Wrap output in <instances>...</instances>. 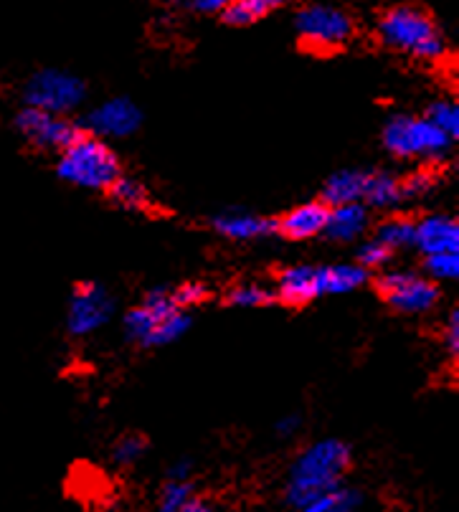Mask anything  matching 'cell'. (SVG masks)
<instances>
[{
  "label": "cell",
  "mask_w": 459,
  "mask_h": 512,
  "mask_svg": "<svg viewBox=\"0 0 459 512\" xmlns=\"http://www.w3.org/2000/svg\"><path fill=\"white\" fill-rule=\"evenodd\" d=\"M429 282L439 284L444 282H457L459 279V254H432L421 256V269H419Z\"/></svg>",
  "instance_id": "f1b7e54d"
},
{
  "label": "cell",
  "mask_w": 459,
  "mask_h": 512,
  "mask_svg": "<svg viewBox=\"0 0 459 512\" xmlns=\"http://www.w3.org/2000/svg\"><path fill=\"white\" fill-rule=\"evenodd\" d=\"M381 145L401 163H419L427 168H442L452 158L454 140L429 125L421 115L394 112L381 125Z\"/></svg>",
  "instance_id": "5b68a950"
},
{
  "label": "cell",
  "mask_w": 459,
  "mask_h": 512,
  "mask_svg": "<svg viewBox=\"0 0 459 512\" xmlns=\"http://www.w3.org/2000/svg\"><path fill=\"white\" fill-rule=\"evenodd\" d=\"M165 480H175V482L193 480V459L178 457L175 462H170L168 467H165Z\"/></svg>",
  "instance_id": "e575fe53"
},
{
  "label": "cell",
  "mask_w": 459,
  "mask_h": 512,
  "mask_svg": "<svg viewBox=\"0 0 459 512\" xmlns=\"http://www.w3.org/2000/svg\"><path fill=\"white\" fill-rule=\"evenodd\" d=\"M368 180H371V168H340L325 178L317 198L328 208L363 203L368 191Z\"/></svg>",
  "instance_id": "e0dca14e"
},
{
  "label": "cell",
  "mask_w": 459,
  "mask_h": 512,
  "mask_svg": "<svg viewBox=\"0 0 459 512\" xmlns=\"http://www.w3.org/2000/svg\"><path fill=\"white\" fill-rule=\"evenodd\" d=\"M373 36L383 49L421 64H439L449 56V41L434 13L414 3H399L378 11Z\"/></svg>",
  "instance_id": "7a4b0ae2"
},
{
  "label": "cell",
  "mask_w": 459,
  "mask_h": 512,
  "mask_svg": "<svg viewBox=\"0 0 459 512\" xmlns=\"http://www.w3.org/2000/svg\"><path fill=\"white\" fill-rule=\"evenodd\" d=\"M181 512H226V510L219 505V502L211 500V497L196 495Z\"/></svg>",
  "instance_id": "d590c367"
},
{
  "label": "cell",
  "mask_w": 459,
  "mask_h": 512,
  "mask_svg": "<svg viewBox=\"0 0 459 512\" xmlns=\"http://www.w3.org/2000/svg\"><path fill=\"white\" fill-rule=\"evenodd\" d=\"M439 186H442V173L437 168L419 165V168L409 170L406 175H401V198H404V206L424 201V198H432L439 191Z\"/></svg>",
  "instance_id": "603a6c76"
},
{
  "label": "cell",
  "mask_w": 459,
  "mask_h": 512,
  "mask_svg": "<svg viewBox=\"0 0 459 512\" xmlns=\"http://www.w3.org/2000/svg\"><path fill=\"white\" fill-rule=\"evenodd\" d=\"M302 426H305V419H302V414H300V411H292V414L279 416V419L274 421L272 431H274V436H277V439L287 442V439H295V436L300 434Z\"/></svg>",
  "instance_id": "d6a6232c"
},
{
  "label": "cell",
  "mask_w": 459,
  "mask_h": 512,
  "mask_svg": "<svg viewBox=\"0 0 459 512\" xmlns=\"http://www.w3.org/2000/svg\"><path fill=\"white\" fill-rule=\"evenodd\" d=\"M196 482H175V480H163V485L158 487V495H155L153 512H181L188 502L196 497Z\"/></svg>",
  "instance_id": "83f0119b"
},
{
  "label": "cell",
  "mask_w": 459,
  "mask_h": 512,
  "mask_svg": "<svg viewBox=\"0 0 459 512\" xmlns=\"http://www.w3.org/2000/svg\"><path fill=\"white\" fill-rule=\"evenodd\" d=\"M191 327L193 315L173 305L168 284H153L145 289L143 300L122 315L125 340L143 350H160L181 343L191 333Z\"/></svg>",
  "instance_id": "3957f363"
},
{
  "label": "cell",
  "mask_w": 459,
  "mask_h": 512,
  "mask_svg": "<svg viewBox=\"0 0 459 512\" xmlns=\"http://www.w3.org/2000/svg\"><path fill=\"white\" fill-rule=\"evenodd\" d=\"M421 117L429 122L432 127H437L442 135H447L449 140L457 142L459 137V104L457 99H449V97H439L432 99L427 104V109L421 112Z\"/></svg>",
  "instance_id": "4316f807"
},
{
  "label": "cell",
  "mask_w": 459,
  "mask_h": 512,
  "mask_svg": "<svg viewBox=\"0 0 459 512\" xmlns=\"http://www.w3.org/2000/svg\"><path fill=\"white\" fill-rule=\"evenodd\" d=\"M371 239H376L378 244H383L386 249L396 251H406L414 246V216L409 213H386L383 218L373 221L371 229Z\"/></svg>",
  "instance_id": "ffe728a7"
},
{
  "label": "cell",
  "mask_w": 459,
  "mask_h": 512,
  "mask_svg": "<svg viewBox=\"0 0 459 512\" xmlns=\"http://www.w3.org/2000/svg\"><path fill=\"white\" fill-rule=\"evenodd\" d=\"M292 28L300 46L310 54L325 56L343 51L358 36V21L350 11L330 3H305L295 11Z\"/></svg>",
  "instance_id": "8992f818"
},
{
  "label": "cell",
  "mask_w": 459,
  "mask_h": 512,
  "mask_svg": "<svg viewBox=\"0 0 459 512\" xmlns=\"http://www.w3.org/2000/svg\"><path fill=\"white\" fill-rule=\"evenodd\" d=\"M226 0H186V3H178V8L191 16H219L224 11Z\"/></svg>",
  "instance_id": "836d02e7"
},
{
  "label": "cell",
  "mask_w": 459,
  "mask_h": 512,
  "mask_svg": "<svg viewBox=\"0 0 459 512\" xmlns=\"http://www.w3.org/2000/svg\"><path fill=\"white\" fill-rule=\"evenodd\" d=\"M77 122L82 132L112 145V142L135 137L145 125V112L130 94H112L89 107Z\"/></svg>",
  "instance_id": "30bf717a"
},
{
  "label": "cell",
  "mask_w": 459,
  "mask_h": 512,
  "mask_svg": "<svg viewBox=\"0 0 459 512\" xmlns=\"http://www.w3.org/2000/svg\"><path fill=\"white\" fill-rule=\"evenodd\" d=\"M11 125L28 148L39 153L59 155L82 135L77 117H54L31 107H18Z\"/></svg>",
  "instance_id": "8fae6325"
},
{
  "label": "cell",
  "mask_w": 459,
  "mask_h": 512,
  "mask_svg": "<svg viewBox=\"0 0 459 512\" xmlns=\"http://www.w3.org/2000/svg\"><path fill=\"white\" fill-rule=\"evenodd\" d=\"M279 8H285L282 0H229L219 18L231 28H249L269 18Z\"/></svg>",
  "instance_id": "7402d4cb"
},
{
  "label": "cell",
  "mask_w": 459,
  "mask_h": 512,
  "mask_svg": "<svg viewBox=\"0 0 459 512\" xmlns=\"http://www.w3.org/2000/svg\"><path fill=\"white\" fill-rule=\"evenodd\" d=\"M274 302L290 310H302L320 300V287H317V264H287L277 272L272 284Z\"/></svg>",
  "instance_id": "5bb4252c"
},
{
  "label": "cell",
  "mask_w": 459,
  "mask_h": 512,
  "mask_svg": "<svg viewBox=\"0 0 459 512\" xmlns=\"http://www.w3.org/2000/svg\"><path fill=\"white\" fill-rule=\"evenodd\" d=\"M54 173L61 183L79 191L107 193L117 178L125 175V168L115 145L82 132L69 148L56 155Z\"/></svg>",
  "instance_id": "277c9868"
},
{
  "label": "cell",
  "mask_w": 459,
  "mask_h": 512,
  "mask_svg": "<svg viewBox=\"0 0 459 512\" xmlns=\"http://www.w3.org/2000/svg\"><path fill=\"white\" fill-rule=\"evenodd\" d=\"M170 300L181 312H191L211 300V287L201 279H186V282L170 287Z\"/></svg>",
  "instance_id": "f546056e"
},
{
  "label": "cell",
  "mask_w": 459,
  "mask_h": 512,
  "mask_svg": "<svg viewBox=\"0 0 459 512\" xmlns=\"http://www.w3.org/2000/svg\"><path fill=\"white\" fill-rule=\"evenodd\" d=\"M373 274L358 267L356 262H335V264H317V287L320 297H340L353 295L366 284H371Z\"/></svg>",
  "instance_id": "ac0fdd59"
},
{
  "label": "cell",
  "mask_w": 459,
  "mask_h": 512,
  "mask_svg": "<svg viewBox=\"0 0 459 512\" xmlns=\"http://www.w3.org/2000/svg\"><path fill=\"white\" fill-rule=\"evenodd\" d=\"M394 251L386 249L383 244H378L376 239H363L361 244H356V254H353V262L358 264V267L366 269L368 274L373 272H383V269L391 267V262H394Z\"/></svg>",
  "instance_id": "4dcf8cb0"
},
{
  "label": "cell",
  "mask_w": 459,
  "mask_h": 512,
  "mask_svg": "<svg viewBox=\"0 0 459 512\" xmlns=\"http://www.w3.org/2000/svg\"><path fill=\"white\" fill-rule=\"evenodd\" d=\"M363 206L368 211L396 213L404 206L401 198V175L388 168H371V180H368V191L363 198Z\"/></svg>",
  "instance_id": "d6986e66"
},
{
  "label": "cell",
  "mask_w": 459,
  "mask_h": 512,
  "mask_svg": "<svg viewBox=\"0 0 459 512\" xmlns=\"http://www.w3.org/2000/svg\"><path fill=\"white\" fill-rule=\"evenodd\" d=\"M107 201L125 213H148L153 211V193L145 186L143 180L132 178V175H120L115 186L104 193Z\"/></svg>",
  "instance_id": "44dd1931"
},
{
  "label": "cell",
  "mask_w": 459,
  "mask_h": 512,
  "mask_svg": "<svg viewBox=\"0 0 459 512\" xmlns=\"http://www.w3.org/2000/svg\"><path fill=\"white\" fill-rule=\"evenodd\" d=\"M89 99L87 79L61 66L36 69L21 87V107L39 109L54 117L77 115Z\"/></svg>",
  "instance_id": "52a82bcc"
},
{
  "label": "cell",
  "mask_w": 459,
  "mask_h": 512,
  "mask_svg": "<svg viewBox=\"0 0 459 512\" xmlns=\"http://www.w3.org/2000/svg\"><path fill=\"white\" fill-rule=\"evenodd\" d=\"M150 452V439L140 431H125L115 439L110 449V459L115 467L120 469H130L137 467V464L143 462Z\"/></svg>",
  "instance_id": "484cf974"
},
{
  "label": "cell",
  "mask_w": 459,
  "mask_h": 512,
  "mask_svg": "<svg viewBox=\"0 0 459 512\" xmlns=\"http://www.w3.org/2000/svg\"><path fill=\"white\" fill-rule=\"evenodd\" d=\"M211 229L216 236L234 244H252V241L274 239V216H262L257 211L241 206H229L211 216Z\"/></svg>",
  "instance_id": "7c38bea8"
},
{
  "label": "cell",
  "mask_w": 459,
  "mask_h": 512,
  "mask_svg": "<svg viewBox=\"0 0 459 512\" xmlns=\"http://www.w3.org/2000/svg\"><path fill=\"white\" fill-rule=\"evenodd\" d=\"M117 317V297L99 279H82L72 287L66 300L64 327L69 338L87 340Z\"/></svg>",
  "instance_id": "9c48e42d"
},
{
  "label": "cell",
  "mask_w": 459,
  "mask_h": 512,
  "mask_svg": "<svg viewBox=\"0 0 459 512\" xmlns=\"http://www.w3.org/2000/svg\"><path fill=\"white\" fill-rule=\"evenodd\" d=\"M371 229H373V213L368 211L363 203H350V206L330 208L323 239H328L330 244H340V246L361 244L363 239H368Z\"/></svg>",
  "instance_id": "2e32d148"
},
{
  "label": "cell",
  "mask_w": 459,
  "mask_h": 512,
  "mask_svg": "<svg viewBox=\"0 0 459 512\" xmlns=\"http://www.w3.org/2000/svg\"><path fill=\"white\" fill-rule=\"evenodd\" d=\"M353 462H356L353 444L340 436H323V439L307 442L287 467L285 482H282V502L292 512H297L317 497L338 490L348 480Z\"/></svg>",
  "instance_id": "6da1fadb"
},
{
  "label": "cell",
  "mask_w": 459,
  "mask_h": 512,
  "mask_svg": "<svg viewBox=\"0 0 459 512\" xmlns=\"http://www.w3.org/2000/svg\"><path fill=\"white\" fill-rule=\"evenodd\" d=\"M363 505H366V495H363L361 487L345 482L343 487L317 497V500H312L310 505H305L297 512H361Z\"/></svg>",
  "instance_id": "cb8c5ba5"
},
{
  "label": "cell",
  "mask_w": 459,
  "mask_h": 512,
  "mask_svg": "<svg viewBox=\"0 0 459 512\" xmlns=\"http://www.w3.org/2000/svg\"><path fill=\"white\" fill-rule=\"evenodd\" d=\"M330 208L320 198H310L305 203L287 208L279 216H274V234L285 241H312L320 239L328 224Z\"/></svg>",
  "instance_id": "4fadbf2b"
},
{
  "label": "cell",
  "mask_w": 459,
  "mask_h": 512,
  "mask_svg": "<svg viewBox=\"0 0 459 512\" xmlns=\"http://www.w3.org/2000/svg\"><path fill=\"white\" fill-rule=\"evenodd\" d=\"M414 251L421 256L459 254V221L452 213H424L414 218Z\"/></svg>",
  "instance_id": "9a60e30c"
},
{
  "label": "cell",
  "mask_w": 459,
  "mask_h": 512,
  "mask_svg": "<svg viewBox=\"0 0 459 512\" xmlns=\"http://www.w3.org/2000/svg\"><path fill=\"white\" fill-rule=\"evenodd\" d=\"M371 284L383 305L406 317L432 315L444 297L439 284L429 282L421 272L406 267L383 269V272L373 274Z\"/></svg>",
  "instance_id": "ba28073f"
},
{
  "label": "cell",
  "mask_w": 459,
  "mask_h": 512,
  "mask_svg": "<svg viewBox=\"0 0 459 512\" xmlns=\"http://www.w3.org/2000/svg\"><path fill=\"white\" fill-rule=\"evenodd\" d=\"M439 343H442V350L447 353V358L457 360L459 355V307H452L447 312L442 322V330H439Z\"/></svg>",
  "instance_id": "1f68e13d"
},
{
  "label": "cell",
  "mask_w": 459,
  "mask_h": 512,
  "mask_svg": "<svg viewBox=\"0 0 459 512\" xmlns=\"http://www.w3.org/2000/svg\"><path fill=\"white\" fill-rule=\"evenodd\" d=\"M224 302L236 310H259V307H272L274 302L272 284L262 282H239L226 289Z\"/></svg>",
  "instance_id": "d4e9b609"
}]
</instances>
